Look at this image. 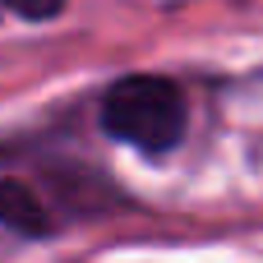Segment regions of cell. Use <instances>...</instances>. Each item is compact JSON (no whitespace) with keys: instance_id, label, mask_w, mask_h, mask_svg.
I'll return each instance as SVG.
<instances>
[{"instance_id":"3957f363","label":"cell","mask_w":263,"mask_h":263,"mask_svg":"<svg viewBox=\"0 0 263 263\" xmlns=\"http://www.w3.org/2000/svg\"><path fill=\"white\" fill-rule=\"evenodd\" d=\"M18 18H32V23H42V18H55L60 9H65V0H5Z\"/></svg>"},{"instance_id":"7a4b0ae2","label":"cell","mask_w":263,"mask_h":263,"mask_svg":"<svg viewBox=\"0 0 263 263\" xmlns=\"http://www.w3.org/2000/svg\"><path fill=\"white\" fill-rule=\"evenodd\" d=\"M0 227L18 231V236H46L51 231V213L28 185L0 180Z\"/></svg>"},{"instance_id":"6da1fadb","label":"cell","mask_w":263,"mask_h":263,"mask_svg":"<svg viewBox=\"0 0 263 263\" xmlns=\"http://www.w3.org/2000/svg\"><path fill=\"white\" fill-rule=\"evenodd\" d=\"M102 129L148 157L171 153L190 129V102L171 79L129 74L106 88L102 97Z\"/></svg>"}]
</instances>
